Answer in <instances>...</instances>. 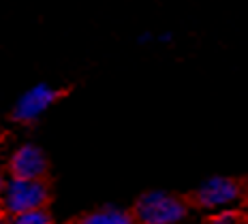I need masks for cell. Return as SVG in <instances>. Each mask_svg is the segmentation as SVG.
Wrapping results in <instances>:
<instances>
[{"mask_svg":"<svg viewBox=\"0 0 248 224\" xmlns=\"http://www.w3.org/2000/svg\"><path fill=\"white\" fill-rule=\"evenodd\" d=\"M84 224H131L133 216L120 207H101V209L92 211L88 218L81 220Z\"/></svg>","mask_w":248,"mask_h":224,"instance_id":"8992f818","label":"cell"},{"mask_svg":"<svg viewBox=\"0 0 248 224\" xmlns=\"http://www.w3.org/2000/svg\"><path fill=\"white\" fill-rule=\"evenodd\" d=\"M135 216L143 224H175L184 220L186 205L163 190H152L135 203Z\"/></svg>","mask_w":248,"mask_h":224,"instance_id":"7a4b0ae2","label":"cell"},{"mask_svg":"<svg viewBox=\"0 0 248 224\" xmlns=\"http://www.w3.org/2000/svg\"><path fill=\"white\" fill-rule=\"evenodd\" d=\"M47 171V158L37 145H22L11 158V177L43 179Z\"/></svg>","mask_w":248,"mask_h":224,"instance_id":"5b68a950","label":"cell"},{"mask_svg":"<svg viewBox=\"0 0 248 224\" xmlns=\"http://www.w3.org/2000/svg\"><path fill=\"white\" fill-rule=\"evenodd\" d=\"M233 220H235L233 211H223V213H218V216L212 218V222H233Z\"/></svg>","mask_w":248,"mask_h":224,"instance_id":"ba28073f","label":"cell"},{"mask_svg":"<svg viewBox=\"0 0 248 224\" xmlns=\"http://www.w3.org/2000/svg\"><path fill=\"white\" fill-rule=\"evenodd\" d=\"M51 220L49 213L45 211V207H37V209H30V211H24L19 216H15V222L19 224H47Z\"/></svg>","mask_w":248,"mask_h":224,"instance_id":"52a82bcc","label":"cell"},{"mask_svg":"<svg viewBox=\"0 0 248 224\" xmlns=\"http://www.w3.org/2000/svg\"><path fill=\"white\" fill-rule=\"evenodd\" d=\"M2 207L11 216H19L24 211L45 207L47 203V186L43 179H24V177H11L9 184L2 188Z\"/></svg>","mask_w":248,"mask_h":224,"instance_id":"6da1fadb","label":"cell"},{"mask_svg":"<svg viewBox=\"0 0 248 224\" xmlns=\"http://www.w3.org/2000/svg\"><path fill=\"white\" fill-rule=\"evenodd\" d=\"M240 196V186L227 177H212L197 190V203L205 209L227 207Z\"/></svg>","mask_w":248,"mask_h":224,"instance_id":"277c9868","label":"cell"},{"mask_svg":"<svg viewBox=\"0 0 248 224\" xmlns=\"http://www.w3.org/2000/svg\"><path fill=\"white\" fill-rule=\"evenodd\" d=\"M2 188H4V181H2V177H0V194H2Z\"/></svg>","mask_w":248,"mask_h":224,"instance_id":"9c48e42d","label":"cell"},{"mask_svg":"<svg viewBox=\"0 0 248 224\" xmlns=\"http://www.w3.org/2000/svg\"><path fill=\"white\" fill-rule=\"evenodd\" d=\"M56 98H58V92H56L54 88L47 86V83H39V86L30 88L17 101L13 118L17 119V122H34V119L41 118L54 105Z\"/></svg>","mask_w":248,"mask_h":224,"instance_id":"3957f363","label":"cell"}]
</instances>
